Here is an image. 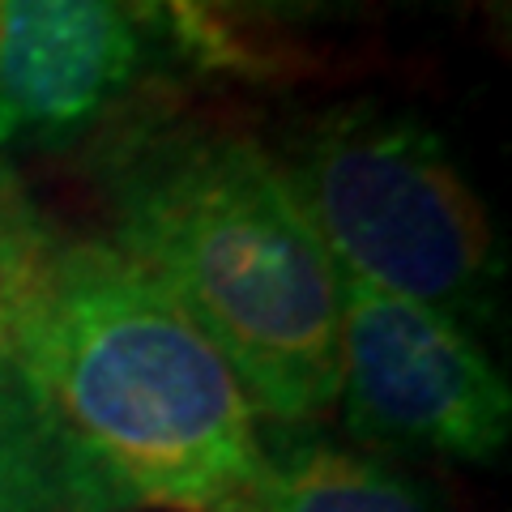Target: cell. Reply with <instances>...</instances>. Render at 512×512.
<instances>
[{"instance_id":"obj_1","label":"cell","mask_w":512,"mask_h":512,"mask_svg":"<svg viewBox=\"0 0 512 512\" xmlns=\"http://www.w3.org/2000/svg\"><path fill=\"white\" fill-rule=\"evenodd\" d=\"M111 248L205 333L252 410L316 427L342 393V286L291 184L222 116L150 111L94 158Z\"/></svg>"},{"instance_id":"obj_2","label":"cell","mask_w":512,"mask_h":512,"mask_svg":"<svg viewBox=\"0 0 512 512\" xmlns=\"http://www.w3.org/2000/svg\"><path fill=\"white\" fill-rule=\"evenodd\" d=\"M0 350L90 512H235L261 466L248 393L205 333L107 239H52Z\"/></svg>"},{"instance_id":"obj_3","label":"cell","mask_w":512,"mask_h":512,"mask_svg":"<svg viewBox=\"0 0 512 512\" xmlns=\"http://www.w3.org/2000/svg\"><path fill=\"white\" fill-rule=\"evenodd\" d=\"M274 158L338 269L444 312L478 342L500 329V235L427 120L342 103L299 120Z\"/></svg>"},{"instance_id":"obj_4","label":"cell","mask_w":512,"mask_h":512,"mask_svg":"<svg viewBox=\"0 0 512 512\" xmlns=\"http://www.w3.org/2000/svg\"><path fill=\"white\" fill-rule=\"evenodd\" d=\"M342 414L372 453L491 466L512 431V393L487 346L436 308L338 269Z\"/></svg>"},{"instance_id":"obj_5","label":"cell","mask_w":512,"mask_h":512,"mask_svg":"<svg viewBox=\"0 0 512 512\" xmlns=\"http://www.w3.org/2000/svg\"><path fill=\"white\" fill-rule=\"evenodd\" d=\"M158 22L141 0H0V150L73 146L146 86Z\"/></svg>"},{"instance_id":"obj_6","label":"cell","mask_w":512,"mask_h":512,"mask_svg":"<svg viewBox=\"0 0 512 512\" xmlns=\"http://www.w3.org/2000/svg\"><path fill=\"white\" fill-rule=\"evenodd\" d=\"M235 512H448V504L384 453L316 427H274L261 436V466Z\"/></svg>"},{"instance_id":"obj_7","label":"cell","mask_w":512,"mask_h":512,"mask_svg":"<svg viewBox=\"0 0 512 512\" xmlns=\"http://www.w3.org/2000/svg\"><path fill=\"white\" fill-rule=\"evenodd\" d=\"M0 512H90L26 380L0 350Z\"/></svg>"},{"instance_id":"obj_8","label":"cell","mask_w":512,"mask_h":512,"mask_svg":"<svg viewBox=\"0 0 512 512\" xmlns=\"http://www.w3.org/2000/svg\"><path fill=\"white\" fill-rule=\"evenodd\" d=\"M141 5L150 9L158 30H167L180 43V52H188L205 69L244 77H256L265 69L261 47L239 26L231 0H141Z\"/></svg>"},{"instance_id":"obj_9","label":"cell","mask_w":512,"mask_h":512,"mask_svg":"<svg viewBox=\"0 0 512 512\" xmlns=\"http://www.w3.org/2000/svg\"><path fill=\"white\" fill-rule=\"evenodd\" d=\"M239 26H308V22H350L363 13V0H231Z\"/></svg>"},{"instance_id":"obj_10","label":"cell","mask_w":512,"mask_h":512,"mask_svg":"<svg viewBox=\"0 0 512 512\" xmlns=\"http://www.w3.org/2000/svg\"><path fill=\"white\" fill-rule=\"evenodd\" d=\"M35 218H39V210L30 205V197L18 184V175H13L5 167V158H0V235L18 231V227H26V222H35Z\"/></svg>"}]
</instances>
